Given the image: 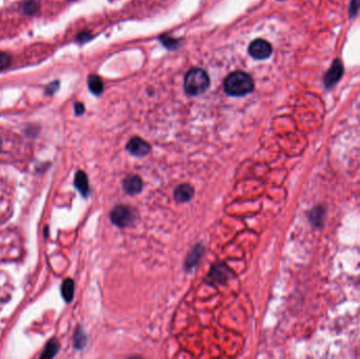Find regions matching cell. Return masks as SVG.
Here are the masks:
<instances>
[{
    "label": "cell",
    "mask_w": 360,
    "mask_h": 359,
    "mask_svg": "<svg viewBox=\"0 0 360 359\" xmlns=\"http://www.w3.org/2000/svg\"><path fill=\"white\" fill-rule=\"evenodd\" d=\"M253 90V78L244 72L232 73L224 80V91L231 96H244Z\"/></svg>",
    "instance_id": "6da1fadb"
},
{
    "label": "cell",
    "mask_w": 360,
    "mask_h": 359,
    "mask_svg": "<svg viewBox=\"0 0 360 359\" xmlns=\"http://www.w3.org/2000/svg\"><path fill=\"white\" fill-rule=\"evenodd\" d=\"M210 86V78L202 69H192L187 72L184 78L185 92L190 95H200Z\"/></svg>",
    "instance_id": "7a4b0ae2"
},
{
    "label": "cell",
    "mask_w": 360,
    "mask_h": 359,
    "mask_svg": "<svg viewBox=\"0 0 360 359\" xmlns=\"http://www.w3.org/2000/svg\"><path fill=\"white\" fill-rule=\"evenodd\" d=\"M135 214L130 207L116 206L111 212V221L119 228H125L134 221Z\"/></svg>",
    "instance_id": "3957f363"
},
{
    "label": "cell",
    "mask_w": 360,
    "mask_h": 359,
    "mask_svg": "<svg viewBox=\"0 0 360 359\" xmlns=\"http://www.w3.org/2000/svg\"><path fill=\"white\" fill-rule=\"evenodd\" d=\"M250 55L258 60H264L272 54V47L267 40L256 39L254 40L249 47Z\"/></svg>",
    "instance_id": "277c9868"
},
{
    "label": "cell",
    "mask_w": 360,
    "mask_h": 359,
    "mask_svg": "<svg viewBox=\"0 0 360 359\" xmlns=\"http://www.w3.org/2000/svg\"><path fill=\"white\" fill-rule=\"evenodd\" d=\"M232 271L230 269L223 264H216L213 266L211 272L208 275V280L212 283H222L227 282L231 277Z\"/></svg>",
    "instance_id": "5b68a950"
},
{
    "label": "cell",
    "mask_w": 360,
    "mask_h": 359,
    "mask_svg": "<svg viewBox=\"0 0 360 359\" xmlns=\"http://www.w3.org/2000/svg\"><path fill=\"white\" fill-rule=\"evenodd\" d=\"M151 146H150L147 141L141 139L139 137H133L126 145V150L132 155L137 157L147 156L151 152Z\"/></svg>",
    "instance_id": "8992f818"
},
{
    "label": "cell",
    "mask_w": 360,
    "mask_h": 359,
    "mask_svg": "<svg viewBox=\"0 0 360 359\" xmlns=\"http://www.w3.org/2000/svg\"><path fill=\"white\" fill-rule=\"evenodd\" d=\"M343 75V65L339 59H335L331 68L325 75V85L327 88H331L340 80Z\"/></svg>",
    "instance_id": "52a82bcc"
},
{
    "label": "cell",
    "mask_w": 360,
    "mask_h": 359,
    "mask_svg": "<svg viewBox=\"0 0 360 359\" xmlns=\"http://www.w3.org/2000/svg\"><path fill=\"white\" fill-rule=\"evenodd\" d=\"M205 254V248L202 244H196L187 254L186 259L184 261V269L186 272H191L194 268L199 264L202 256Z\"/></svg>",
    "instance_id": "ba28073f"
},
{
    "label": "cell",
    "mask_w": 360,
    "mask_h": 359,
    "mask_svg": "<svg viewBox=\"0 0 360 359\" xmlns=\"http://www.w3.org/2000/svg\"><path fill=\"white\" fill-rule=\"evenodd\" d=\"M123 190L130 195H136L144 189V181L137 175H129L124 178L122 182Z\"/></svg>",
    "instance_id": "9c48e42d"
},
{
    "label": "cell",
    "mask_w": 360,
    "mask_h": 359,
    "mask_svg": "<svg viewBox=\"0 0 360 359\" xmlns=\"http://www.w3.org/2000/svg\"><path fill=\"white\" fill-rule=\"evenodd\" d=\"M195 194L194 188L191 184L187 183H183L178 185L177 188L174 191V198L177 201V203L183 204V203H187L190 201Z\"/></svg>",
    "instance_id": "30bf717a"
},
{
    "label": "cell",
    "mask_w": 360,
    "mask_h": 359,
    "mask_svg": "<svg viewBox=\"0 0 360 359\" xmlns=\"http://www.w3.org/2000/svg\"><path fill=\"white\" fill-rule=\"evenodd\" d=\"M75 186L76 189L80 192V194L84 197H87L90 192V186H89V179L85 172L78 171L76 176H75Z\"/></svg>",
    "instance_id": "8fae6325"
},
{
    "label": "cell",
    "mask_w": 360,
    "mask_h": 359,
    "mask_svg": "<svg viewBox=\"0 0 360 359\" xmlns=\"http://www.w3.org/2000/svg\"><path fill=\"white\" fill-rule=\"evenodd\" d=\"M88 85L90 91L95 95H99L103 91V81L99 76H97V75H91V76L89 77Z\"/></svg>",
    "instance_id": "7c38bea8"
},
{
    "label": "cell",
    "mask_w": 360,
    "mask_h": 359,
    "mask_svg": "<svg viewBox=\"0 0 360 359\" xmlns=\"http://www.w3.org/2000/svg\"><path fill=\"white\" fill-rule=\"evenodd\" d=\"M74 291H75V286H74V281L70 278H67L63 281L62 287H61V294L64 298V300L70 302L73 300L74 297Z\"/></svg>",
    "instance_id": "4fadbf2b"
},
{
    "label": "cell",
    "mask_w": 360,
    "mask_h": 359,
    "mask_svg": "<svg viewBox=\"0 0 360 359\" xmlns=\"http://www.w3.org/2000/svg\"><path fill=\"white\" fill-rule=\"evenodd\" d=\"M59 349V343L55 340H51L49 341V343L46 347V350H44L43 354L41 355L42 358H51L56 355L57 351Z\"/></svg>",
    "instance_id": "5bb4252c"
},
{
    "label": "cell",
    "mask_w": 360,
    "mask_h": 359,
    "mask_svg": "<svg viewBox=\"0 0 360 359\" xmlns=\"http://www.w3.org/2000/svg\"><path fill=\"white\" fill-rule=\"evenodd\" d=\"M86 341H87V337L85 335V332L81 330V329L79 328L76 334H75V337H74V342H75V347H76L77 349H82L85 346H86Z\"/></svg>",
    "instance_id": "9a60e30c"
},
{
    "label": "cell",
    "mask_w": 360,
    "mask_h": 359,
    "mask_svg": "<svg viewBox=\"0 0 360 359\" xmlns=\"http://www.w3.org/2000/svg\"><path fill=\"white\" fill-rule=\"evenodd\" d=\"M39 4L35 0H29V1H26L24 4H22L21 10L24 11L26 14H34L37 10H38Z\"/></svg>",
    "instance_id": "2e32d148"
},
{
    "label": "cell",
    "mask_w": 360,
    "mask_h": 359,
    "mask_svg": "<svg viewBox=\"0 0 360 359\" xmlns=\"http://www.w3.org/2000/svg\"><path fill=\"white\" fill-rule=\"evenodd\" d=\"M11 62H12V57L7 53H4V52H0V71L9 68L11 65Z\"/></svg>",
    "instance_id": "e0dca14e"
},
{
    "label": "cell",
    "mask_w": 360,
    "mask_h": 359,
    "mask_svg": "<svg viewBox=\"0 0 360 359\" xmlns=\"http://www.w3.org/2000/svg\"><path fill=\"white\" fill-rule=\"evenodd\" d=\"M360 10V0H352L350 4V17H355Z\"/></svg>",
    "instance_id": "ac0fdd59"
},
{
    "label": "cell",
    "mask_w": 360,
    "mask_h": 359,
    "mask_svg": "<svg viewBox=\"0 0 360 359\" xmlns=\"http://www.w3.org/2000/svg\"><path fill=\"white\" fill-rule=\"evenodd\" d=\"M162 43L166 47H168L170 49H173V48H175V46H177L178 41H176L174 39H172V38H168V37H163V38H162Z\"/></svg>",
    "instance_id": "d6986e66"
},
{
    "label": "cell",
    "mask_w": 360,
    "mask_h": 359,
    "mask_svg": "<svg viewBox=\"0 0 360 359\" xmlns=\"http://www.w3.org/2000/svg\"><path fill=\"white\" fill-rule=\"evenodd\" d=\"M58 86H59V82H58V81L52 82V84H50V85L47 87V89H46V94H48V95L54 94V92H55L56 90L58 89Z\"/></svg>",
    "instance_id": "ffe728a7"
},
{
    "label": "cell",
    "mask_w": 360,
    "mask_h": 359,
    "mask_svg": "<svg viewBox=\"0 0 360 359\" xmlns=\"http://www.w3.org/2000/svg\"><path fill=\"white\" fill-rule=\"evenodd\" d=\"M90 38H91V35H90V33H88V32H82V33L78 34V36H77V41H79V42H86Z\"/></svg>",
    "instance_id": "44dd1931"
},
{
    "label": "cell",
    "mask_w": 360,
    "mask_h": 359,
    "mask_svg": "<svg viewBox=\"0 0 360 359\" xmlns=\"http://www.w3.org/2000/svg\"><path fill=\"white\" fill-rule=\"evenodd\" d=\"M75 112H76L77 115H81L85 112V106L82 103H76L75 104Z\"/></svg>",
    "instance_id": "7402d4cb"
},
{
    "label": "cell",
    "mask_w": 360,
    "mask_h": 359,
    "mask_svg": "<svg viewBox=\"0 0 360 359\" xmlns=\"http://www.w3.org/2000/svg\"><path fill=\"white\" fill-rule=\"evenodd\" d=\"M1 145H2V143H1V139H0V149H1Z\"/></svg>",
    "instance_id": "603a6c76"
}]
</instances>
